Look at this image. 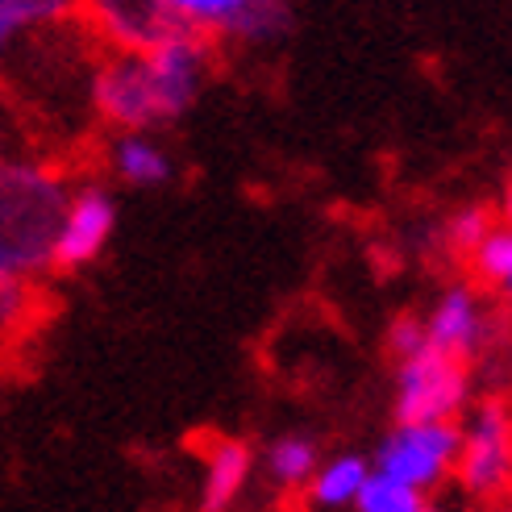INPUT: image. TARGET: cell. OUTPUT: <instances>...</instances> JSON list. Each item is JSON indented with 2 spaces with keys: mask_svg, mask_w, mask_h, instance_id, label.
<instances>
[{
  "mask_svg": "<svg viewBox=\"0 0 512 512\" xmlns=\"http://www.w3.org/2000/svg\"><path fill=\"white\" fill-rule=\"evenodd\" d=\"M71 192L67 167L46 155L0 171V271L30 284H42L55 271V242Z\"/></svg>",
  "mask_w": 512,
  "mask_h": 512,
  "instance_id": "6da1fadb",
  "label": "cell"
},
{
  "mask_svg": "<svg viewBox=\"0 0 512 512\" xmlns=\"http://www.w3.org/2000/svg\"><path fill=\"white\" fill-rule=\"evenodd\" d=\"M88 105L113 134H125V130L155 134L167 125L146 50L142 55H134V50H109V55L92 67Z\"/></svg>",
  "mask_w": 512,
  "mask_h": 512,
  "instance_id": "7a4b0ae2",
  "label": "cell"
},
{
  "mask_svg": "<svg viewBox=\"0 0 512 512\" xmlns=\"http://www.w3.org/2000/svg\"><path fill=\"white\" fill-rule=\"evenodd\" d=\"M471 404V363L425 342L396 363V421H458Z\"/></svg>",
  "mask_w": 512,
  "mask_h": 512,
  "instance_id": "3957f363",
  "label": "cell"
},
{
  "mask_svg": "<svg viewBox=\"0 0 512 512\" xmlns=\"http://www.w3.org/2000/svg\"><path fill=\"white\" fill-rule=\"evenodd\" d=\"M463 429L454 458L458 483L475 500H500L512 488V404L504 396H483Z\"/></svg>",
  "mask_w": 512,
  "mask_h": 512,
  "instance_id": "277c9868",
  "label": "cell"
},
{
  "mask_svg": "<svg viewBox=\"0 0 512 512\" xmlns=\"http://www.w3.org/2000/svg\"><path fill=\"white\" fill-rule=\"evenodd\" d=\"M458 442H463L458 421H396V429L379 442L371 467L417 492H429L454 471Z\"/></svg>",
  "mask_w": 512,
  "mask_h": 512,
  "instance_id": "5b68a950",
  "label": "cell"
},
{
  "mask_svg": "<svg viewBox=\"0 0 512 512\" xmlns=\"http://www.w3.org/2000/svg\"><path fill=\"white\" fill-rule=\"evenodd\" d=\"M184 30L221 42L267 46L292 30V0H167Z\"/></svg>",
  "mask_w": 512,
  "mask_h": 512,
  "instance_id": "8992f818",
  "label": "cell"
},
{
  "mask_svg": "<svg viewBox=\"0 0 512 512\" xmlns=\"http://www.w3.org/2000/svg\"><path fill=\"white\" fill-rule=\"evenodd\" d=\"M80 25L105 50H155L184 25L175 21L167 0H80Z\"/></svg>",
  "mask_w": 512,
  "mask_h": 512,
  "instance_id": "52a82bcc",
  "label": "cell"
},
{
  "mask_svg": "<svg viewBox=\"0 0 512 512\" xmlns=\"http://www.w3.org/2000/svg\"><path fill=\"white\" fill-rule=\"evenodd\" d=\"M146 59H150V71H155V88L163 100L167 125H175L179 117H188V109L200 100L204 84H209L213 42L196 30H179L155 50H146Z\"/></svg>",
  "mask_w": 512,
  "mask_h": 512,
  "instance_id": "ba28073f",
  "label": "cell"
},
{
  "mask_svg": "<svg viewBox=\"0 0 512 512\" xmlns=\"http://www.w3.org/2000/svg\"><path fill=\"white\" fill-rule=\"evenodd\" d=\"M425 321V338L463 358V363H475V358H483V350H488L496 342V317L483 309V300L475 296L471 284H450L442 288V296L433 300V309Z\"/></svg>",
  "mask_w": 512,
  "mask_h": 512,
  "instance_id": "9c48e42d",
  "label": "cell"
},
{
  "mask_svg": "<svg viewBox=\"0 0 512 512\" xmlns=\"http://www.w3.org/2000/svg\"><path fill=\"white\" fill-rule=\"evenodd\" d=\"M117 229V200L105 184H80L71 192V204L59 225L55 242V271H80L92 259H100V250L109 246Z\"/></svg>",
  "mask_w": 512,
  "mask_h": 512,
  "instance_id": "30bf717a",
  "label": "cell"
},
{
  "mask_svg": "<svg viewBox=\"0 0 512 512\" xmlns=\"http://www.w3.org/2000/svg\"><path fill=\"white\" fill-rule=\"evenodd\" d=\"M109 171L130 188H167L175 179V163L163 142L142 130H125L109 138Z\"/></svg>",
  "mask_w": 512,
  "mask_h": 512,
  "instance_id": "8fae6325",
  "label": "cell"
},
{
  "mask_svg": "<svg viewBox=\"0 0 512 512\" xmlns=\"http://www.w3.org/2000/svg\"><path fill=\"white\" fill-rule=\"evenodd\" d=\"M254 471V450L242 438H217L204 458L200 512H229Z\"/></svg>",
  "mask_w": 512,
  "mask_h": 512,
  "instance_id": "7c38bea8",
  "label": "cell"
},
{
  "mask_svg": "<svg viewBox=\"0 0 512 512\" xmlns=\"http://www.w3.org/2000/svg\"><path fill=\"white\" fill-rule=\"evenodd\" d=\"M75 13V0H0V75L17 59V50L38 30H50Z\"/></svg>",
  "mask_w": 512,
  "mask_h": 512,
  "instance_id": "4fadbf2b",
  "label": "cell"
},
{
  "mask_svg": "<svg viewBox=\"0 0 512 512\" xmlns=\"http://www.w3.org/2000/svg\"><path fill=\"white\" fill-rule=\"evenodd\" d=\"M42 325V292L30 279H13L0 271V367L17 354V346Z\"/></svg>",
  "mask_w": 512,
  "mask_h": 512,
  "instance_id": "5bb4252c",
  "label": "cell"
},
{
  "mask_svg": "<svg viewBox=\"0 0 512 512\" xmlns=\"http://www.w3.org/2000/svg\"><path fill=\"white\" fill-rule=\"evenodd\" d=\"M371 463L363 454H338V458H329V463H321L309 479V496L313 504L321 508H350L358 488H363V479H367Z\"/></svg>",
  "mask_w": 512,
  "mask_h": 512,
  "instance_id": "9a60e30c",
  "label": "cell"
},
{
  "mask_svg": "<svg viewBox=\"0 0 512 512\" xmlns=\"http://www.w3.org/2000/svg\"><path fill=\"white\" fill-rule=\"evenodd\" d=\"M263 463H267V475L275 483H284V488H300V483H309L313 471L321 467L317 438L313 433H279V438L267 446Z\"/></svg>",
  "mask_w": 512,
  "mask_h": 512,
  "instance_id": "2e32d148",
  "label": "cell"
},
{
  "mask_svg": "<svg viewBox=\"0 0 512 512\" xmlns=\"http://www.w3.org/2000/svg\"><path fill=\"white\" fill-rule=\"evenodd\" d=\"M34 155H42V150H38V134L30 125V113L17 105L9 84L0 80V171L21 163V159H34Z\"/></svg>",
  "mask_w": 512,
  "mask_h": 512,
  "instance_id": "e0dca14e",
  "label": "cell"
},
{
  "mask_svg": "<svg viewBox=\"0 0 512 512\" xmlns=\"http://www.w3.org/2000/svg\"><path fill=\"white\" fill-rule=\"evenodd\" d=\"M350 508L354 512H421L425 508V492L408 488V483H400V479L371 467Z\"/></svg>",
  "mask_w": 512,
  "mask_h": 512,
  "instance_id": "ac0fdd59",
  "label": "cell"
},
{
  "mask_svg": "<svg viewBox=\"0 0 512 512\" xmlns=\"http://www.w3.org/2000/svg\"><path fill=\"white\" fill-rule=\"evenodd\" d=\"M496 225V217L483 209V204H467V209H458V213H450L446 217V225H442V246H446V254H454V259H471V250L479 246V238L488 234V229Z\"/></svg>",
  "mask_w": 512,
  "mask_h": 512,
  "instance_id": "d6986e66",
  "label": "cell"
},
{
  "mask_svg": "<svg viewBox=\"0 0 512 512\" xmlns=\"http://www.w3.org/2000/svg\"><path fill=\"white\" fill-rule=\"evenodd\" d=\"M471 271L483 279V284H500L504 271L512 267V225L508 221H496L488 234L479 238V246L471 250Z\"/></svg>",
  "mask_w": 512,
  "mask_h": 512,
  "instance_id": "ffe728a7",
  "label": "cell"
},
{
  "mask_svg": "<svg viewBox=\"0 0 512 512\" xmlns=\"http://www.w3.org/2000/svg\"><path fill=\"white\" fill-rule=\"evenodd\" d=\"M429 338H425V321L421 317H396L392 321V329H388V350H392V358L400 363V358H408L413 350H421Z\"/></svg>",
  "mask_w": 512,
  "mask_h": 512,
  "instance_id": "44dd1931",
  "label": "cell"
},
{
  "mask_svg": "<svg viewBox=\"0 0 512 512\" xmlns=\"http://www.w3.org/2000/svg\"><path fill=\"white\" fill-rule=\"evenodd\" d=\"M500 292H504V300H512V267L504 271V279H500V284H496Z\"/></svg>",
  "mask_w": 512,
  "mask_h": 512,
  "instance_id": "7402d4cb",
  "label": "cell"
},
{
  "mask_svg": "<svg viewBox=\"0 0 512 512\" xmlns=\"http://www.w3.org/2000/svg\"><path fill=\"white\" fill-rule=\"evenodd\" d=\"M504 221L512 225V184H508V192H504Z\"/></svg>",
  "mask_w": 512,
  "mask_h": 512,
  "instance_id": "603a6c76",
  "label": "cell"
},
{
  "mask_svg": "<svg viewBox=\"0 0 512 512\" xmlns=\"http://www.w3.org/2000/svg\"><path fill=\"white\" fill-rule=\"evenodd\" d=\"M496 512H512V504H508V508H504V504H500V508H496Z\"/></svg>",
  "mask_w": 512,
  "mask_h": 512,
  "instance_id": "cb8c5ba5",
  "label": "cell"
},
{
  "mask_svg": "<svg viewBox=\"0 0 512 512\" xmlns=\"http://www.w3.org/2000/svg\"><path fill=\"white\" fill-rule=\"evenodd\" d=\"M421 512H429V508H421Z\"/></svg>",
  "mask_w": 512,
  "mask_h": 512,
  "instance_id": "d4e9b609",
  "label": "cell"
},
{
  "mask_svg": "<svg viewBox=\"0 0 512 512\" xmlns=\"http://www.w3.org/2000/svg\"><path fill=\"white\" fill-rule=\"evenodd\" d=\"M75 5H80V0H75Z\"/></svg>",
  "mask_w": 512,
  "mask_h": 512,
  "instance_id": "484cf974",
  "label": "cell"
}]
</instances>
